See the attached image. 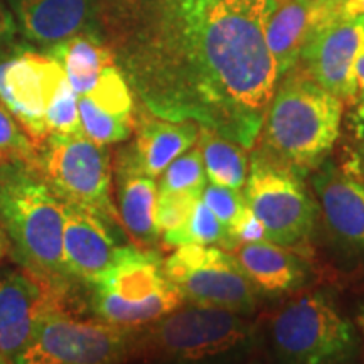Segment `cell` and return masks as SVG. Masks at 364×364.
Segmentation results:
<instances>
[{"instance_id": "cell-37", "label": "cell", "mask_w": 364, "mask_h": 364, "mask_svg": "<svg viewBox=\"0 0 364 364\" xmlns=\"http://www.w3.org/2000/svg\"><path fill=\"white\" fill-rule=\"evenodd\" d=\"M356 322H358V327L361 329V332L364 334V306L359 309V312L356 316Z\"/></svg>"}, {"instance_id": "cell-19", "label": "cell", "mask_w": 364, "mask_h": 364, "mask_svg": "<svg viewBox=\"0 0 364 364\" xmlns=\"http://www.w3.org/2000/svg\"><path fill=\"white\" fill-rule=\"evenodd\" d=\"M241 270L250 282L265 292H285L300 285L304 280L302 263L292 252L272 241H253L236 247Z\"/></svg>"}, {"instance_id": "cell-25", "label": "cell", "mask_w": 364, "mask_h": 364, "mask_svg": "<svg viewBox=\"0 0 364 364\" xmlns=\"http://www.w3.org/2000/svg\"><path fill=\"white\" fill-rule=\"evenodd\" d=\"M208 184L206 169H204L203 154L196 144L179 157H176L162 171L157 182V193H176V191H191L201 193Z\"/></svg>"}, {"instance_id": "cell-10", "label": "cell", "mask_w": 364, "mask_h": 364, "mask_svg": "<svg viewBox=\"0 0 364 364\" xmlns=\"http://www.w3.org/2000/svg\"><path fill=\"white\" fill-rule=\"evenodd\" d=\"M245 184L248 208L265 228L268 241L295 247L309 238L316 204L297 174L257 152Z\"/></svg>"}, {"instance_id": "cell-20", "label": "cell", "mask_w": 364, "mask_h": 364, "mask_svg": "<svg viewBox=\"0 0 364 364\" xmlns=\"http://www.w3.org/2000/svg\"><path fill=\"white\" fill-rule=\"evenodd\" d=\"M199 130L196 125L144 118L136 129V139L130 149L135 162L145 174L159 177L169 164L198 144Z\"/></svg>"}, {"instance_id": "cell-11", "label": "cell", "mask_w": 364, "mask_h": 364, "mask_svg": "<svg viewBox=\"0 0 364 364\" xmlns=\"http://www.w3.org/2000/svg\"><path fill=\"white\" fill-rule=\"evenodd\" d=\"M66 73L59 63L31 49L0 53V102L39 145L49 135L46 110Z\"/></svg>"}, {"instance_id": "cell-30", "label": "cell", "mask_w": 364, "mask_h": 364, "mask_svg": "<svg viewBox=\"0 0 364 364\" xmlns=\"http://www.w3.org/2000/svg\"><path fill=\"white\" fill-rule=\"evenodd\" d=\"M344 169L364 182V103H354L346 117Z\"/></svg>"}, {"instance_id": "cell-7", "label": "cell", "mask_w": 364, "mask_h": 364, "mask_svg": "<svg viewBox=\"0 0 364 364\" xmlns=\"http://www.w3.org/2000/svg\"><path fill=\"white\" fill-rule=\"evenodd\" d=\"M132 327L75 317L70 307L49 299L34 322L19 364H103L129 358Z\"/></svg>"}, {"instance_id": "cell-31", "label": "cell", "mask_w": 364, "mask_h": 364, "mask_svg": "<svg viewBox=\"0 0 364 364\" xmlns=\"http://www.w3.org/2000/svg\"><path fill=\"white\" fill-rule=\"evenodd\" d=\"M201 198L206 203V206L211 209L213 215L223 223V226H226V230L233 225L236 218L248 206L243 191L213 184V182H208L204 186Z\"/></svg>"}, {"instance_id": "cell-14", "label": "cell", "mask_w": 364, "mask_h": 364, "mask_svg": "<svg viewBox=\"0 0 364 364\" xmlns=\"http://www.w3.org/2000/svg\"><path fill=\"white\" fill-rule=\"evenodd\" d=\"M17 29L44 49L78 34H93L97 0H9ZM95 36V34H93Z\"/></svg>"}, {"instance_id": "cell-22", "label": "cell", "mask_w": 364, "mask_h": 364, "mask_svg": "<svg viewBox=\"0 0 364 364\" xmlns=\"http://www.w3.org/2000/svg\"><path fill=\"white\" fill-rule=\"evenodd\" d=\"M198 145L201 149L208 182L243 189L248 177V159L243 145L231 142L209 127L199 129Z\"/></svg>"}, {"instance_id": "cell-28", "label": "cell", "mask_w": 364, "mask_h": 364, "mask_svg": "<svg viewBox=\"0 0 364 364\" xmlns=\"http://www.w3.org/2000/svg\"><path fill=\"white\" fill-rule=\"evenodd\" d=\"M46 125L49 134H81L78 93L70 81L63 80L46 110Z\"/></svg>"}, {"instance_id": "cell-36", "label": "cell", "mask_w": 364, "mask_h": 364, "mask_svg": "<svg viewBox=\"0 0 364 364\" xmlns=\"http://www.w3.org/2000/svg\"><path fill=\"white\" fill-rule=\"evenodd\" d=\"M6 257H7V243L2 235V230H0V262H2Z\"/></svg>"}, {"instance_id": "cell-12", "label": "cell", "mask_w": 364, "mask_h": 364, "mask_svg": "<svg viewBox=\"0 0 364 364\" xmlns=\"http://www.w3.org/2000/svg\"><path fill=\"white\" fill-rule=\"evenodd\" d=\"M364 51V16L338 17L306 46L302 70L343 103H356L354 65Z\"/></svg>"}, {"instance_id": "cell-4", "label": "cell", "mask_w": 364, "mask_h": 364, "mask_svg": "<svg viewBox=\"0 0 364 364\" xmlns=\"http://www.w3.org/2000/svg\"><path fill=\"white\" fill-rule=\"evenodd\" d=\"M91 289V309L100 321L124 327L157 321L184 302L162 258L136 245L118 247L110 267Z\"/></svg>"}, {"instance_id": "cell-33", "label": "cell", "mask_w": 364, "mask_h": 364, "mask_svg": "<svg viewBox=\"0 0 364 364\" xmlns=\"http://www.w3.org/2000/svg\"><path fill=\"white\" fill-rule=\"evenodd\" d=\"M17 33L19 29H17L16 17H14L11 7H7V4L0 0V48L12 44Z\"/></svg>"}, {"instance_id": "cell-3", "label": "cell", "mask_w": 364, "mask_h": 364, "mask_svg": "<svg viewBox=\"0 0 364 364\" xmlns=\"http://www.w3.org/2000/svg\"><path fill=\"white\" fill-rule=\"evenodd\" d=\"M282 80L263 118L258 154L300 177L317 171L334 149L344 103L304 70Z\"/></svg>"}, {"instance_id": "cell-32", "label": "cell", "mask_w": 364, "mask_h": 364, "mask_svg": "<svg viewBox=\"0 0 364 364\" xmlns=\"http://www.w3.org/2000/svg\"><path fill=\"white\" fill-rule=\"evenodd\" d=\"M263 240H267L265 228L248 206L236 218L233 225L228 228V252H233L236 247L243 243Z\"/></svg>"}, {"instance_id": "cell-24", "label": "cell", "mask_w": 364, "mask_h": 364, "mask_svg": "<svg viewBox=\"0 0 364 364\" xmlns=\"http://www.w3.org/2000/svg\"><path fill=\"white\" fill-rule=\"evenodd\" d=\"M78 112L83 134L93 142L108 145L124 142L135 129L134 115H113L103 112L88 97H78Z\"/></svg>"}, {"instance_id": "cell-16", "label": "cell", "mask_w": 364, "mask_h": 364, "mask_svg": "<svg viewBox=\"0 0 364 364\" xmlns=\"http://www.w3.org/2000/svg\"><path fill=\"white\" fill-rule=\"evenodd\" d=\"M63 252L73 279L93 284L110 267L117 245L107 221L83 208L63 203Z\"/></svg>"}, {"instance_id": "cell-29", "label": "cell", "mask_w": 364, "mask_h": 364, "mask_svg": "<svg viewBox=\"0 0 364 364\" xmlns=\"http://www.w3.org/2000/svg\"><path fill=\"white\" fill-rule=\"evenodd\" d=\"M199 199H201V193H191V191L157 193L156 226L159 236L179 228L188 220Z\"/></svg>"}, {"instance_id": "cell-2", "label": "cell", "mask_w": 364, "mask_h": 364, "mask_svg": "<svg viewBox=\"0 0 364 364\" xmlns=\"http://www.w3.org/2000/svg\"><path fill=\"white\" fill-rule=\"evenodd\" d=\"M63 201L34 166L0 161V230L7 255L27 277L70 307V284L63 252Z\"/></svg>"}, {"instance_id": "cell-27", "label": "cell", "mask_w": 364, "mask_h": 364, "mask_svg": "<svg viewBox=\"0 0 364 364\" xmlns=\"http://www.w3.org/2000/svg\"><path fill=\"white\" fill-rule=\"evenodd\" d=\"M0 161H19L36 167L38 145L22 130L6 105L0 102Z\"/></svg>"}, {"instance_id": "cell-6", "label": "cell", "mask_w": 364, "mask_h": 364, "mask_svg": "<svg viewBox=\"0 0 364 364\" xmlns=\"http://www.w3.org/2000/svg\"><path fill=\"white\" fill-rule=\"evenodd\" d=\"M36 169L63 203L107 223H120L112 201L110 154L81 134H49L38 145Z\"/></svg>"}, {"instance_id": "cell-8", "label": "cell", "mask_w": 364, "mask_h": 364, "mask_svg": "<svg viewBox=\"0 0 364 364\" xmlns=\"http://www.w3.org/2000/svg\"><path fill=\"white\" fill-rule=\"evenodd\" d=\"M164 267L184 302L225 309L240 316L252 314L257 307L255 285L231 252L220 247L181 245L164 260Z\"/></svg>"}, {"instance_id": "cell-23", "label": "cell", "mask_w": 364, "mask_h": 364, "mask_svg": "<svg viewBox=\"0 0 364 364\" xmlns=\"http://www.w3.org/2000/svg\"><path fill=\"white\" fill-rule=\"evenodd\" d=\"M164 241L169 247L181 245H213L228 252V230L223 223L213 215L203 198L196 203V206L188 220L176 230L162 235Z\"/></svg>"}, {"instance_id": "cell-5", "label": "cell", "mask_w": 364, "mask_h": 364, "mask_svg": "<svg viewBox=\"0 0 364 364\" xmlns=\"http://www.w3.org/2000/svg\"><path fill=\"white\" fill-rule=\"evenodd\" d=\"M243 316L218 307H177L157 321L132 327L129 358L145 361H199L220 356L248 339Z\"/></svg>"}, {"instance_id": "cell-21", "label": "cell", "mask_w": 364, "mask_h": 364, "mask_svg": "<svg viewBox=\"0 0 364 364\" xmlns=\"http://www.w3.org/2000/svg\"><path fill=\"white\" fill-rule=\"evenodd\" d=\"M46 54L61 65L78 97L90 93L105 68L115 63L110 49L93 34L73 36L46 49Z\"/></svg>"}, {"instance_id": "cell-13", "label": "cell", "mask_w": 364, "mask_h": 364, "mask_svg": "<svg viewBox=\"0 0 364 364\" xmlns=\"http://www.w3.org/2000/svg\"><path fill=\"white\" fill-rule=\"evenodd\" d=\"M339 0H275L267 22V43L279 80L297 68L311 39L338 19Z\"/></svg>"}, {"instance_id": "cell-9", "label": "cell", "mask_w": 364, "mask_h": 364, "mask_svg": "<svg viewBox=\"0 0 364 364\" xmlns=\"http://www.w3.org/2000/svg\"><path fill=\"white\" fill-rule=\"evenodd\" d=\"M275 353L290 363H327L351 354L353 327L318 294L290 300L270 318Z\"/></svg>"}, {"instance_id": "cell-17", "label": "cell", "mask_w": 364, "mask_h": 364, "mask_svg": "<svg viewBox=\"0 0 364 364\" xmlns=\"http://www.w3.org/2000/svg\"><path fill=\"white\" fill-rule=\"evenodd\" d=\"M49 299L54 297L22 270L0 277V364L19 363L33 338L36 317Z\"/></svg>"}, {"instance_id": "cell-18", "label": "cell", "mask_w": 364, "mask_h": 364, "mask_svg": "<svg viewBox=\"0 0 364 364\" xmlns=\"http://www.w3.org/2000/svg\"><path fill=\"white\" fill-rule=\"evenodd\" d=\"M117 201L120 225L140 248L159 238L156 226L157 182L140 169L130 149L120 152L117 161Z\"/></svg>"}, {"instance_id": "cell-15", "label": "cell", "mask_w": 364, "mask_h": 364, "mask_svg": "<svg viewBox=\"0 0 364 364\" xmlns=\"http://www.w3.org/2000/svg\"><path fill=\"white\" fill-rule=\"evenodd\" d=\"M314 189L331 233L364 253V182L324 162L314 176Z\"/></svg>"}, {"instance_id": "cell-34", "label": "cell", "mask_w": 364, "mask_h": 364, "mask_svg": "<svg viewBox=\"0 0 364 364\" xmlns=\"http://www.w3.org/2000/svg\"><path fill=\"white\" fill-rule=\"evenodd\" d=\"M339 17L364 16V0H339Z\"/></svg>"}, {"instance_id": "cell-26", "label": "cell", "mask_w": 364, "mask_h": 364, "mask_svg": "<svg viewBox=\"0 0 364 364\" xmlns=\"http://www.w3.org/2000/svg\"><path fill=\"white\" fill-rule=\"evenodd\" d=\"M83 97H88L107 113L125 117L134 115V98H132L129 85L125 83L124 75L115 66V63L105 68L90 93Z\"/></svg>"}, {"instance_id": "cell-35", "label": "cell", "mask_w": 364, "mask_h": 364, "mask_svg": "<svg viewBox=\"0 0 364 364\" xmlns=\"http://www.w3.org/2000/svg\"><path fill=\"white\" fill-rule=\"evenodd\" d=\"M354 83H356V103H364V51L359 54L354 65Z\"/></svg>"}, {"instance_id": "cell-1", "label": "cell", "mask_w": 364, "mask_h": 364, "mask_svg": "<svg viewBox=\"0 0 364 364\" xmlns=\"http://www.w3.org/2000/svg\"><path fill=\"white\" fill-rule=\"evenodd\" d=\"M275 0H179L199 97L226 136L250 147L279 75L267 43Z\"/></svg>"}]
</instances>
